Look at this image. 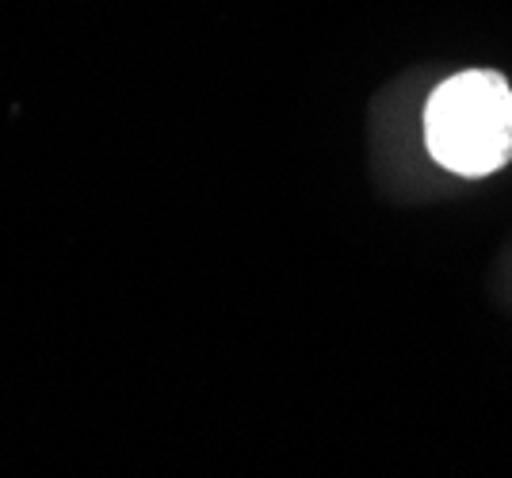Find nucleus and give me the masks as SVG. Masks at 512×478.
Listing matches in <instances>:
<instances>
[{
    "mask_svg": "<svg viewBox=\"0 0 512 478\" xmlns=\"http://www.w3.org/2000/svg\"><path fill=\"white\" fill-rule=\"evenodd\" d=\"M425 142L455 176H490L512 157V88L501 73L467 69L428 96Z\"/></svg>",
    "mask_w": 512,
    "mask_h": 478,
    "instance_id": "obj_1",
    "label": "nucleus"
}]
</instances>
